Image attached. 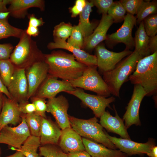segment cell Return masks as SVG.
<instances>
[{
	"label": "cell",
	"instance_id": "obj_40",
	"mask_svg": "<svg viewBox=\"0 0 157 157\" xmlns=\"http://www.w3.org/2000/svg\"><path fill=\"white\" fill-rule=\"evenodd\" d=\"M13 49L10 43L0 44V61L9 59Z\"/></svg>",
	"mask_w": 157,
	"mask_h": 157
},
{
	"label": "cell",
	"instance_id": "obj_43",
	"mask_svg": "<svg viewBox=\"0 0 157 157\" xmlns=\"http://www.w3.org/2000/svg\"><path fill=\"white\" fill-rule=\"evenodd\" d=\"M28 17L29 19L28 26L38 28L43 25L44 23L42 18H38L34 14L29 15Z\"/></svg>",
	"mask_w": 157,
	"mask_h": 157
},
{
	"label": "cell",
	"instance_id": "obj_4",
	"mask_svg": "<svg viewBox=\"0 0 157 157\" xmlns=\"http://www.w3.org/2000/svg\"><path fill=\"white\" fill-rule=\"evenodd\" d=\"M18 44L10 54L9 60L15 69L25 70L37 62L44 60V55L38 48L36 42L24 30Z\"/></svg>",
	"mask_w": 157,
	"mask_h": 157
},
{
	"label": "cell",
	"instance_id": "obj_39",
	"mask_svg": "<svg viewBox=\"0 0 157 157\" xmlns=\"http://www.w3.org/2000/svg\"><path fill=\"white\" fill-rule=\"evenodd\" d=\"M90 1L97 8L98 12L102 15L107 14L108 10L114 2L113 0H92Z\"/></svg>",
	"mask_w": 157,
	"mask_h": 157
},
{
	"label": "cell",
	"instance_id": "obj_6",
	"mask_svg": "<svg viewBox=\"0 0 157 157\" xmlns=\"http://www.w3.org/2000/svg\"><path fill=\"white\" fill-rule=\"evenodd\" d=\"M97 66H87L82 75L69 81L74 88H78L96 93L106 97L110 96L108 87L97 70Z\"/></svg>",
	"mask_w": 157,
	"mask_h": 157
},
{
	"label": "cell",
	"instance_id": "obj_33",
	"mask_svg": "<svg viewBox=\"0 0 157 157\" xmlns=\"http://www.w3.org/2000/svg\"><path fill=\"white\" fill-rule=\"evenodd\" d=\"M126 12L120 1H114L107 14L111 17L114 23H118L124 20Z\"/></svg>",
	"mask_w": 157,
	"mask_h": 157
},
{
	"label": "cell",
	"instance_id": "obj_53",
	"mask_svg": "<svg viewBox=\"0 0 157 157\" xmlns=\"http://www.w3.org/2000/svg\"><path fill=\"white\" fill-rule=\"evenodd\" d=\"M1 154H2V150H1V148H0V157H1Z\"/></svg>",
	"mask_w": 157,
	"mask_h": 157
},
{
	"label": "cell",
	"instance_id": "obj_14",
	"mask_svg": "<svg viewBox=\"0 0 157 157\" xmlns=\"http://www.w3.org/2000/svg\"><path fill=\"white\" fill-rule=\"evenodd\" d=\"M28 83V100L34 96L48 74V66L44 60L35 63L25 70Z\"/></svg>",
	"mask_w": 157,
	"mask_h": 157
},
{
	"label": "cell",
	"instance_id": "obj_41",
	"mask_svg": "<svg viewBox=\"0 0 157 157\" xmlns=\"http://www.w3.org/2000/svg\"><path fill=\"white\" fill-rule=\"evenodd\" d=\"M86 4L85 0H77L75 4L70 9L71 17H75L79 15L82 11Z\"/></svg>",
	"mask_w": 157,
	"mask_h": 157
},
{
	"label": "cell",
	"instance_id": "obj_11",
	"mask_svg": "<svg viewBox=\"0 0 157 157\" xmlns=\"http://www.w3.org/2000/svg\"><path fill=\"white\" fill-rule=\"evenodd\" d=\"M146 94L145 91L141 86L134 85L131 98L126 107V110L122 119L127 129L132 125H140L139 115L140 106Z\"/></svg>",
	"mask_w": 157,
	"mask_h": 157
},
{
	"label": "cell",
	"instance_id": "obj_48",
	"mask_svg": "<svg viewBox=\"0 0 157 157\" xmlns=\"http://www.w3.org/2000/svg\"><path fill=\"white\" fill-rule=\"evenodd\" d=\"M10 0H3L0 3V12L8 11L6 6L9 4Z\"/></svg>",
	"mask_w": 157,
	"mask_h": 157
},
{
	"label": "cell",
	"instance_id": "obj_27",
	"mask_svg": "<svg viewBox=\"0 0 157 157\" xmlns=\"http://www.w3.org/2000/svg\"><path fill=\"white\" fill-rule=\"evenodd\" d=\"M41 145L40 137L31 135L19 149L14 150L20 151L25 157H42L38 153Z\"/></svg>",
	"mask_w": 157,
	"mask_h": 157
},
{
	"label": "cell",
	"instance_id": "obj_8",
	"mask_svg": "<svg viewBox=\"0 0 157 157\" xmlns=\"http://www.w3.org/2000/svg\"><path fill=\"white\" fill-rule=\"evenodd\" d=\"M136 24L135 16L127 13L121 26L116 32L107 35L106 40L107 44L109 47H112L114 44L122 43L126 45L125 49L130 50L133 48L134 42L132 35V31Z\"/></svg>",
	"mask_w": 157,
	"mask_h": 157
},
{
	"label": "cell",
	"instance_id": "obj_10",
	"mask_svg": "<svg viewBox=\"0 0 157 157\" xmlns=\"http://www.w3.org/2000/svg\"><path fill=\"white\" fill-rule=\"evenodd\" d=\"M65 92L73 95L80 99L85 106L92 111L95 116L100 118L105 111L107 107L111 108L110 105L115 100V97L112 96L108 98L99 95L86 93L82 89L76 88L72 91Z\"/></svg>",
	"mask_w": 157,
	"mask_h": 157
},
{
	"label": "cell",
	"instance_id": "obj_30",
	"mask_svg": "<svg viewBox=\"0 0 157 157\" xmlns=\"http://www.w3.org/2000/svg\"><path fill=\"white\" fill-rule=\"evenodd\" d=\"M15 69L9 59L0 61V77L7 88L10 84Z\"/></svg>",
	"mask_w": 157,
	"mask_h": 157
},
{
	"label": "cell",
	"instance_id": "obj_23",
	"mask_svg": "<svg viewBox=\"0 0 157 157\" xmlns=\"http://www.w3.org/2000/svg\"><path fill=\"white\" fill-rule=\"evenodd\" d=\"M61 133L60 128L54 122L46 117L42 118L40 137L41 145H58Z\"/></svg>",
	"mask_w": 157,
	"mask_h": 157
},
{
	"label": "cell",
	"instance_id": "obj_29",
	"mask_svg": "<svg viewBox=\"0 0 157 157\" xmlns=\"http://www.w3.org/2000/svg\"><path fill=\"white\" fill-rule=\"evenodd\" d=\"M8 19L0 20V40L11 37L19 38L24 30L11 25Z\"/></svg>",
	"mask_w": 157,
	"mask_h": 157
},
{
	"label": "cell",
	"instance_id": "obj_35",
	"mask_svg": "<svg viewBox=\"0 0 157 157\" xmlns=\"http://www.w3.org/2000/svg\"><path fill=\"white\" fill-rule=\"evenodd\" d=\"M84 42L83 35L78 26H73L71 34L67 42L74 47L83 50Z\"/></svg>",
	"mask_w": 157,
	"mask_h": 157
},
{
	"label": "cell",
	"instance_id": "obj_20",
	"mask_svg": "<svg viewBox=\"0 0 157 157\" xmlns=\"http://www.w3.org/2000/svg\"><path fill=\"white\" fill-rule=\"evenodd\" d=\"M58 145L67 154L77 151L85 150L81 136L71 127L61 130Z\"/></svg>",
	"mask_w": 157,
	"mask_h": 157
},
{
	"label": "cell",
	"instance_id": "obj_15",
	"mask_svg": "<svg viewBox=\"0 0 157 157\" xmlns=\"http://www.w3.org/2000/svg\"><path fill=\"white\" fill-rule=\"evenodd\" d=\"M7 88L11 99L18 103L28 100V87L24 69H15Z\"/></svg>",
	"mask_w": 157,
	"mask_h": 157
},
{
	"label": "cell",
	"instance_id": "obj_51",
	"mask_svg": "<svg viewBox=\"0 0 157 157\" xmlns=\"http://www.w3.org/2000/svg\"><path fill=\"white\" fill-rule=\"evenodd\" d=\"M16 151L14 154L5 157H25L20 151L17 150Z\"/></svg>",
	"mask_w": 157,
	"mask_h": 157
},
{
	"label": "cell",
	"instance_id": "obj_1",
	"mask_svg": "<svg viewBox=\"0 0 157 157\" xmlns=\"http://www.w3.org/2000/svg\"><path fill=\"white\" fill-rule=\"evenodd\" d=\"M44 61L48 66V74L70 81L81 76L87 66L76 60L72 54L54 51L44 54Z\"/></svg>",
	"mask_w": 157,
	"mask_h": 157
},
{
	"label": "cell",
	"instance_id": "obj_3",
	"mask_svg": "<svg viewBox=\"0 0 157 157\" xmlns=\"http://www.w3.org/2000/svg\"><path fill=\"white\" fill-rule=\"evenodd\" d=\"M143 57L134 50L122 60L112 70L102 74V78L107 85L111 94L119 97V91L122 85L128 81L138 61Z\"/></svg>",
	"mask_w": 157,
	"mask_h": 157
},
{
	"label": "cell",
	"instance_id": "obj_34",
	"mask_svg": "<svg viewBox=\"0 0 157 157\" xmlns=\"http://www.w3.org/2000/svg\"><path fill=\"white\" fill-rule=\"evenodd\" d=\"M73 27L70 23L60 22L54 27L53 31L54 38L60 39L66 41L71 34Z\"/></svg>",
	"mask_w": 157,
	"mask_h": 157
},
{
	"label": "cell",
	"instance_id": "obj_19",
	"mask_svg": "<svg viewBox=\"0 0 157 157\" xmlns=\"http://www.w3.org/2000/svg\"><path fill=\"white\" fill-rule=\"evenodd\" d=\"M22 113L18 107V103L4 95L3 100L0 114V131L9 124L16 125L22 121Z\"/></svg>",
	"mask_w": 157,
	"mask_h": 157
},
{
	"label": "cell",
	"instance_id": "obj_28",
	"mask_svg": "<svg viewBox=\"0 0 157 157\" xmlns=\"http://www.w3.org/2000/svg\"><path fill=\"white\" fill-rule=\"evenodd\" d=\"M157 1L156 0L144 1L140 7L136 15V23L139 24L148 16L156 14Z\"/></svg>",
	"mask_w": 157,
	"mask_h": 157
},
{
	"label": "cell",
	"instance_id": "obj_17",
	"mask_svg": "<svg viewBox=\"0 0 157 157\" xmlns=\"http://www.w3.org/2000/svg\"><path fill=\"white\" fill-rule=\"evenodd\" d=\"M114 23L112 18L108 14L102 15L99 23L93 33L84 40L83 49L91 51L102 42L106 40L107 31Z\"/></svg>",
	"mask_w": 157,
	"mask_h": 157
},
{
	"label": "cell",
	"instance_id": "obj_25",
	"mask_svg": "<svg viewBox=\"0 0 157 157\" xmlns=\"http://www.w3.org/2000/svg\"><path fill=\"white\" fill-rule=\"evenodd\" d=\"M94 6L90 1H86V5L79 15V22L77 25L83 35L84 40L93 32L98 24L94 22H90L89 20L92 8Z\"/></svg>",
	"mask_w": 157,
	"mask_h": 157
},
{
	"label": "cell",
	"instance_id": "obj_36",
	"mask_svg": "<svg viewBox=\"0 0 157 157\" xmlns=\"http://www.w3.org/2000/svg\"><path fill=\"white\" fill-rule=\"evenodd\" d=\"M143 21L145 30L147 35L149 37L157 35V14L150 15Z\"/></svg>",
	"mask_w": 157,
	"mask_h": 157
},
{
	"label": "cell",
	"instance_id": "obj_46",
	"mask_svg": "<svg viewBox=\"0 0 157 157\" xmlns=\"http://www.w3.org/2000/svg\"><path fill=\"white\" fill-rule=\"evenodd\" d=\"M25 31L27 35L31 37H35L38 36L39 33L38 28L32 26H28Z\"/></svg>",
	"mask_w": 157,
	"mask_h": 157
},
{
	"label": "cell",
	"instance_id": "obj_54",
	"mask_svg": "<svg viewBox=\"0 0 157 157\" xmlns=\"http://www.w3.org/2000/svg\"><path fill=\"white\" fill-rule=\"evenodd\" d=\"M3 1V0H0V3L2 1Z\"/></svg>",
	"mask_w": 157,
	"mask_h": 157
},
{
	"label": "cell",
	"instance_id": "obj_13",
	"mask_svg": "<svg viewBox=\"0 0 157 157\" xmlns=\"http://www.w3.org/2000/svg\"><path fill=\"white\" fill-rule=\"evenodd\" d=\"M75 88L69 81L58 80L57 78L48 74L34 96L49 99L56 97L60 92L73 91Z\"/></svg>",
	"mask_w": 157,
	"mask_h": 157
},
{
	"label": "cell",
	"instance_id": "obj_32",
	"mask_svg": "<svg viewBox=\"0 0 157 157\" xmlns=\"http://www.w3.org/2000/svg\"><path fill=\"white\" fill-rule=\"evenodd\" d=\"M39 149V154L42 157H67V154L63 152L58 145H41Z\"/></svg>",
	"mask_w": 157,
	"mask_h": 157
},
{
	"label": "cell",
	"instance_id": "obj_16",
	"mask_svg": "<svg viewBox=\"0 0 157 157\" xmlns=\"http://www.w3.org/2000/svg\"><path fill=\"white\" fill-rule=\"evenodd\" d=\"M104 132L108 139L117 148L128 156L147 154L150 152L154 146L151 142L144 143L137 142L131 140L112 136L105 131Z\"/></svg>",
	"mask_w": 157,
	"mask_h": 157
},
{
	"label": "cell",
	"instance_id": "obj_5",
	"mask_svg": "<svg viewBox=\"0 0 157 157\" xmlns=\"http://www.w3.org/2000/svg\"><path fill=\"white\" fill-rule=\"evenodd\" d=\"M69 119L71 127L81 136L102 144L109 149L117 148L107 137L97 117L84 119L69 115Z\"/></svg>",
	"mask_w": 157,
	"mask_h": 157
},
{
	"label": "cell",
	"instance_id": "obj_9",
	"mask_svg": "<svg viewBox=\"0 0 157 157\" xmlns=\"http://www.w3.org/2000/svg\"><path fill=\"white\" fill-rule=\"evenodd\" d=\"M95 49L98 72L102 74L113 69L122 60L132 52L126 49L119 52L110 51L102 43L97 46Z\"/></svg>",
	"mask_w": 157,
	"mask_h": 157
},
{
	"label": "cell",
	"instance_id": "obj_49",
	"mask_svg": "<svg viewBox=\"0 0 157 157\" xmlns=\"http://www.w3.org/2000/svg\"><path fill=\"white\" fill-rule=\"evenodd\" d=\"M147 154L149 157H157V147L154 146L149 152Z\"/></svg>",
	"mask_w": 157,
	"mask_h": 157
},
{
	"label": "cell",
	"instance_id": "obj_31",
	"mask_svg": "<svg viewBox=\"0 0 157 157\" xmlns=\"http://www.w3.org/2000/svg\"><path fill=\"white\" fill-rule=\"evenodd\" d=\"M24 115L26 122L30 130L31 135L40 137L43 117L36 114L34 113Z\"/></svg>",
	"mask_w": 157,
	"mask_h": 157
},
{
	"label": "cell",
	"instance_id": "obj_7",
	"mask_svg": "<svg viewBox=\"0 0 157 157\" xmlns=\"http://www.w3.org/2000/svg\"><path fill=\"white\" fill-rule=\"evenodd\" d=\"M21 122L17 126L6 125L0 131V144H6L13 149H19L31 135L24 114H22Z\"/></svg>",
	"mask_w": 157,
	"mask_h": 157
},
{
	"label": "cell",
	"instance_id": "obj_24",
	"mask_svg": "<svg viewBox=\"0 0 157 157\" xmlns=\"http://www.w3.org/2000/svg\"><path fill=\"white\" fill-rule=\"evenodd\" d=\"M85 150L91 156L94 157H127L120 150L109 149L103 145L90 140L82 138Z\"/></svg>",
	"mask_w": 157,
	"mask_h": 157
},
{
	"label": "cell",
	"instance_id": "obj_38",
	"mask_svg": "<svg viewBox=\"0 0 157 157\" xmlns=\"http://www.w3.org/2000/svg\"><path fill=\"white\" fill-rule=\"evenodd\" d=\"M119 1L128 13L134 15L137 14L144 0H121Z\"/></svg>",
	"mask_w": 157,
	"mask_h": 157
},
{
	"label": "cell",
	"instance_id": "obj_50",
	"mask_svg": "<svg viewBox=\"0 0 157 157\" xmlns=\"http://www.w3.org/2000/svg\"><path fill=\"white\" fill-rule=\"evenodd\" d=\"M10 13L9 11L0 12V20L8 19Z\"/></svg>",
	"mask_w": 157,
	"mask_h": 157
},
{
	"label": "cell",
	"instance_id": "obj_37",
	"mask_svg": "<svg viewBox=\"0 0 157 157\" xmlns=\"http://www.w3.org/2000/svg\"><path fill=\"white\" fill-rule=\"evenodd\" d=\"M30 99L31 103L34 105L35 107L34 113L43 117H46L47 105L45 99L34 96L32 97Z\"/></svg>",
	"mask_w": 157,
	"mask_h": 157
},
{
	"label": "cell",
	"instance_id": "obj_56",
	"mask_svg": "<svg viewBox=\"0 0 157 157\" xmlns=\"http://www.w3.org/2000/svg\"></svg>",
	"mask_w": 157,
	"mask_h": 157
},
{
	"label": "cell",
	"instance_id": "obj_52",
	"mask_svg": "<svg viewBox=\"0 0 157 157\" xmlns=\"http://www.w3.org/2000/svg\"><path fill=\"white\" fill-rule=\"evenodd\" d=\"M4 94L0 92V114L1 110L3 100V97Z\"/></svg>",
	"mask_w": 157,
	"mask_h": 157
},
{
	"label": "cell",
	"instance_id": "obj_47",
	"mask_svg": "<svg viewBox=\"0 0 157 157\" xmlns=\"http://www.w3.org/2000/svg\"><path fill=\"white\" fill-rule=\"evenodd\" d=\"M0 92L3 93L7 97L11 98L10 95L7 88L3 83L0 77Z\"/></svg>",
	"mask_w": 157,
	"mask_h": 157
},
{
	"label": "cell",
	"instance_id": "obj_45",
	"mask_svg": "<svg viewBox=\"0 0 157 157\" xmlns=\"http://www.w3.org/2000/svg\"><path fill=\"white\" fill-rule=\"evenodd\" d=\"M90 155L85 150L77 151L67 154V157H90Z\"/></svg>",
	"mask_w": 157,
	"mask_h": 157
},
{
	"label": "cell",
	"instance_id": "obj_2",
	"mask_svg": "<svg viewBox=\"0 0 157 157\" xmlns=\"http://www.w3.org/2000/svg\"><path fill=\"white\" fill-rule=\"evenodd\" d=\"M129 80L134 85L141 86L146 93V96L157 95V51L138 61Z\"/></svg>",
	"mask_w": 157,
	"mask_h": 157
},
{
	"label": "cell",
	"instance_id": "obj_22",
	"mask_svg": "<svg viewBox=\"0 0 157 157\" xmlns=\"http://www.w3.org/2000/svg\"><path fill=\"white\" fill-rule=\"evenodd\" d=\"M44 3L42 0H10L8 9L12 16L17 18H24L30 8H37L44 11Z\"/></svg>",
	"mask_w": 157,
	"mask_h": 157
},
{
	"label": "cell",
	"instance_id": "obj_21",
	"mask_svg": "<svg viewBox=\"0 0 157 157\" xmlns=\"http://www.w3.org/2000/svg\"><path fill=\"white\" fill-rule=\"evenodd\" d=\"M113 108L115 116H113L108 111H105L100 117V124L108 131L117 134L122 138L131 140L124 120L118 115L114 105Z\"/></svg>",
	"mask_w": 157,
	"mask_h": 157
},
{
	"label": "cell",
	"instance_id": "obj_12",
	"mask_svg": "<svg viewBox=\"0 0 157 157\" xmlns=\"http://www.w3.org/2000/svg\"><path fill=\"white\" fill-rule=\"evenodd\" d=\"M47 105L46 112L52 115L61 130L71 127L67 113L69 103L65 96L60 95L49 99Z\"/></svg>",
	"mask_w": 157,
	"mask_h": 157
},
{
	"label": "cell",
	"instance_id": "obj_55",
	"mask_svg": "<svg viewBox=\"0 0 157 157\" xmlns=\"http://www.w3.org/2000/svg\"><path fill=\"white\" fill-rule=\"evenodd\" d=\"M90 157H93V156H91Z\"/></svg>",
	"mask_w": 157,
	"mask_h": 157
},
{
	"label": "cell",
	"instance_id": "obj_44",
	"mask_svg": "<svg viewBox=\"0 0 157 157\" xmlns=\"http://www.w3.org/2000/svg\"><path fill=\"white\" fill-rule=\"evenodd\" d=\"M148 46L151 54L157 51V35L149 37Z\"/></svg>",
	"mask_w": 157,
	"mask_h": 157
},
{
	"label": "cell",
	"instance_id": "obj_26",
	"mask_svg": "<svg viewBox=\"0 0 157 157\" xmlns=\"http://www.w3.org/2000/svg\"><path fill=\"white\" fill-rule=\"evenodd\" d=\"M139 24L134 38L135 50L144 57L151 54L148 46L149 37L145 31L143 21Z\"/></svg>",
	"mask_w": 157,
	"mask_h": 157
},
{
	"label": "cell",
	"instance_id": "obj_42",
	"mask_svg": "<svg viewBox=\"0 0 157 157\" xmlns=\"http://www.w3.org/2000/svg\"><path fill=\"white\" fill-rule=\"evenodd\" d=\"M19 109L22 113L28 114L35 112V108L34 105L28 101L18 103Z\"/></svg>",
	"mask_w": 157,
	"mask_h": 157
},
{
	"label": "cell",
	"instance_id": "obj_18",
	"mask_svg": "<svg viewBox=\"0 0 157 157\" xmlns=\"http://www.w3.org/2000/svg\"><path fill=\"white\" fill-rule=\"evenodd\" d=\"M47 48L50 50L61 49L67 50L72 53L76 60L87 66H97V58L83 50L74 47L66 41L60 39L54 38L53 42L49 43Z\"/></svg>",
	"mask_w": 157,
	"mask_h": 157
}]
</instances>
